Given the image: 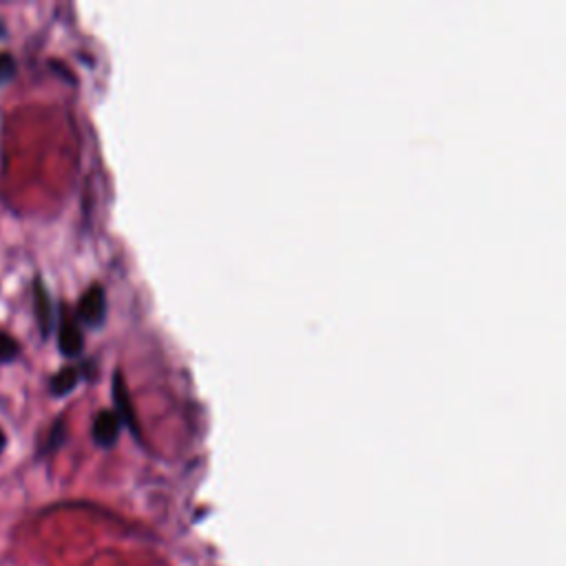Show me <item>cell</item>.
Wrapping results in <instances>:
<instances>
[{"mask_svg":"<svg viewBox=\"0 0 566 566\" xmlns=\"http://www.w3.org/2000/svg\"><path fill=\"white\" fill-rule=\"evenodd\" d=\"M77 316L84 325L88 327H99L104 323V316H106V296H104V290L99 285H91L80 303H77Z\"/></svg>","mask_w":566,"mask_h":566,"instance_id":"cell-1","label":"cell"},{"mask_svg":"<svg viewBox=\"0 0 566 566\" xmlns=\"http://www.w3.org/2000/svg\"><path fill=\"white\" fill-rule=\"evenodd\" d=\"M119 431H122V418L113 409H104L95 416L93 438L97 444H102V447L115 444V440L119 438Z\"/></svg>","mask_w":566,"mask_h":566,"instance_id":"cell-2","label":"cell"},{"mask_svg":"<svg viewBox=\"0 0 566 566\" xmlns=\"http://www.w3.org/2000/svg\"><path fill=\"white\" fill-rule=\"evenodd\" d=\"M33 296H35V318H38V325H40V332L42 336L46 338L53 329V323H55V312H53V301H51V294L46 290V285L38 279L35 285H33Z\"/></svg>","mask_w":566,"mask_h":566,"instance_id":"cell-3","label":"cell"},{"mask_svg":"<svg viewBox=\"0 0 566 566\" xmlns=\"http://www.w3.org/2000/svg\"><path fill=\"white\" fill-rule=\"evenodd\" d=\"M57 347H60V352H62L64 356H77V354H82V349H84L82 329H80V325H77L73 318H69V316H64L62 323H60V329H57Z\"/></svg>","mask_w":566,"mask_h":566,"instance_id":"cell-4","label":"cell"},{"mask_svg":"<svg viewBox=\"0 0 566 566\" xmlns=\"http://www.w3.org/2000/svg\"><path fill=\"white\" fill-rule=\"evenodd\" d=\"M113 400L117 405V416L122 418V424H128V427H135V413H133V407H130V398H128V391H126V385L122 380V374H115L113 378Z\"/></svg>","mask_w":566,"mask_h":566,"instance_id":"cell-5","label":"cell"},{"mask_svg":"<svg viewBox=\"0 0 566 566\" xmlns=\"http://www.w3.org/2000/svg\"><path fill=\"white\" fill-rule=\"evenodd\" d=\"M77 382H80V369H77V367H62V369L49 380V387H51V394H53V396H66L69 391L75 389Z\"/></svg>","mask_w":566,"mask_h":566,"instance_id":"cell-6","label":"cell"},{"mask_svg":"<svg viewBox=\"0 0 566 566\" xmlns=\"http://www.w3.org/2000/svg\"><path fill=\"white\" fill-rule=\"evenodd\" d=\"M18 356V343L9 334H0V365L11 363Z\"/></svg>","mask_w":566,"mask_h":566,"instance_id":"cell-7","label":"cell"},{"mask_svg":"<svg viewBox=\"0 0 566 566\" xmlns=\"http://www.w3.org/2000/svg\"><path fill=\"white\" fill-rule=\"evenodd\" d=\"M15 75V60L11 53L0 51V86L7 84Z\"/></svg>","mask_w":566,"mask_h":566,"instance_id":"cell-8","label":"cell"},{"mask_svg":"<svg viewBox=\"0 0 566 566\" xmlns=\"http://www.w3.org/2000/svg\"><path fill=\"white\" fill-rule=\"evenodd\" d=\"M4 444H7V436H4V431L0 429V453H2V449H4Z\"/></svg>","mask_w":566,"mask_h":566,"instance_id":"cell-9","label":"cell"},{"mask_svg":"<svg viewBox=\"0 0 566 566\" xmlns=\"http://www.w3.org/2000/svg\"><path fill=\"white\" fill-rule=\"evenodd\" d=\"M4 33H7V29H4V24L0 22V38H4Z\"/></svg>","mask_w":566,"mask_h":566,"instance_id":"cell-10","label":"cell"}]
</instances>
